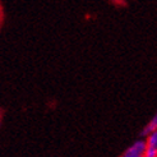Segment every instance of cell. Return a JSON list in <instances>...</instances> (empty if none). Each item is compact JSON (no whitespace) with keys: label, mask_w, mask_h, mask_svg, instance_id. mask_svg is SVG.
I'll use <instances>...</instances> for the list:
<instances>
[{"label":"cell","mask_w":157,"mask_h":157,"mask_svg":"<svg viewBox=\"0 0 157 157\" xmlns=\"http://www.w3.org/2000/svg\"><path fill=\"white\" fill-rule=\"evenodd\" d=\"M113 2L115 3V4H125V0H113Z\"/></svg>","instance_id":"4"},{"label":"cell","mask_w":157,"mask_h":157,"mask_svg":"<svg viewBox=\"0 0 157 157\" xmlns=\"http://www.w3.org/2000/svg\"><path fill=\"white\" fill-rule=\"evenodd\" d=\"M146 142L144 140H137V142L133 143L129 148H127L124 152H123V157H142L144 156L146 152Z\"/></svg>","instance_id":"1"},{"label":"cell","mask_w":157,"mask_h":157,"mask_svg":"<svg viewBox=\"0 0 157 157\" xmlns=\"http://www.w3.org/2000/svg\"><path fill=\"white\" fill-rule=\"evenodd\" d=\"M148 139L146 142V152H144V156L147 157H153L157 155V133L156 130L152 132L151 134L147 136Z\"/></svg>","instance_id":"2"},{"label":"cell","mask_w":157,"mask_h":157,"mask_svg":"<svg viewBox=\"0 0 157 157\" xmlns=\"http://www.w3.org/2000/svg\"><path fill=\"white\" fill-rule=\"evenodd\" d=\"M0 125H2V121H0Z\"/></svg>","instance_id":"5"},{"label":"cell","mask_w":157,"mask_h":157,"mask_svg":"<svg viewBox=\"0 0 157 157\" xmlns=\"http://www.w3.org/2000/svg\"><path fill=\"white\" fill-rule=\"evenodd\" d=\"M156 129H157V116L155 115L152 119H151V121L148 123L142 130H140L139 137H142V138H143V137H147L148 134H151V133L155 132Z\"/></svg>","instance_id":"3"}]
</instances>
